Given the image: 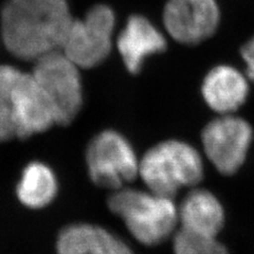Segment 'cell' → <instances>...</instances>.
Returning a JSON list of instances; mask_svg holds the SVG:
<instances>
[{"label":"cell","instance_id":"1","mask_svg":"<svg viewBox=\"0 0 254 254\" xmlns=\"http://www.w3.org/2000/svg\"><path fill=\"white\" fill-rule=\"evenodd\" d=\"M73 17L66 0H5L2 42L15 58L35 62L61 50Z\"/></svg>","mask_w":254,"mask_h":254},{"label":"cell","instance_id":"2","mask_svg":"<svg viewBox=\"0 0 254 254\" xmlns=\"http://www.w3.org/2000/svg\"><path fill=\"white\" fill-rule=\"evenodd\" d=\"M108 208L120 217L127 230L145 246H157L176 232L178 208L173 198L152 190L122 188L114 190Z\"/></svg>","mask_w":254,"mask_h":254},{"label":"cell","instance_id":"3","mask_svg":"<svg viewBox=\"0 0 254 254\" xmlns=\"http://www.w3.org/2000/svg\"><path fill=\"white\" fill-rule=\"evenodd\" d=\"M203 172L199 152L180 140L158 143L144 154L139 165V177L147 190L171 198L182 189L196 187Z\"/></svg>","mask_w":254,"mask_h":254},{"label":"cell","instance_id":"4","mask_svg":"<svg viewBox=\"0 0 254 254\" xmlns=\"http://www.w3.org/2000/svg\"><path fill=\"white\" fill-rule=\"evenodd\" d=\"M86 164L94 185L113 190L139 176L140 160L123 134L106 129L95 134L86 148Z\"/></svg>","mask_w":254,"mask_h":254},{"label":"cell","instance_id":"5","mask_svg":"<svg viewBox=\"0 0 254 254\" xmlns=\"http://www.w3.org/2000/svg\"><path fill=\"white\" fill-rule=\"evenodd\" d=\"M32 74L49 99L58 125H68L81 111L83 88L79 68L61 50L34 62Z\"/></svg>","mask_w":254,"mask_h":254},{"label":"cell","instance_id":"6","mask_svg":"<svg viewBox=\"0 0 254 254\" xmlns=\"http://www.w3.org/2000/svg\"><path fill=\"white\" fill-rule=\"evenodd\" d=\"M116 15L110 6L97 4L82 19H72L61 51L81 69H90L105 61L113 47Z\"/></svg>","mask_w":254,"mask_h":254},{"label":"cell","instance_id":"7","mask_svg":"<svg viewBox=\"0 0 254 254\" xmlns=\"http://www.w3.org/2000/svg\"><path fill=\"white\" fill-rule=\"evenodd\" d=\"M253 138L251 125L240 117L219 115L202 130L204 154L215 169L233 175L244 164Z\"/></svg>","mask_w":254,"mask_h":254},{"label":"cell","instance_id":"8","mask_svg":"<svg viewBox=\"0 0 254 254\" xmlns=\"http://www.w3.org/2000/svg\"><path fill=\"white\" fill-rule=\"evenodd\" d=\"M219 19L216 0H168L163 11L166 32L184 45H197L210 38Z\"/></svg>","mask_w":254,"mask_h":254},{"label":"cell","instance_id":"9","mask_svg":"<svg viewBox=\"0 0 254 254\" xmlns=\"http://www.w3.org/2000/svg\"><path fill=\"white\" fill-rule=\"evenodd\" d=\"M17 138L27 139L57 124L49 99L32 73L20 72L10 92Z\"/></svg>","mask_w":254,"mask_h":254},{"label":"cell","instance_id":"10","mask_svg":"<svg viewBox=\"0 0 254 254\" xmlns=\"http://www.w3.org/2000/svg\"><path fill=\"white\" fill-rule=\"evenodd\" d=\"M117 47L126 69L137 74L147 57L166 49V39L144 16L132 15L119 35Z\"/></svg>","mask_w":254,"mask_h":254},{"label":"cell","instance_id":"11","mask_svg":"<svg viewBox=\"0 0 254 254\" xmlns=\"http://www.w3.org/2000/svg\"><path fill=\"white\" fill-rule=\"evenodd\" d=\"M201 93L204 102L215 113L232 115L248 98V77L232 66H216L205 75Z\"/></svg>","mask_w":254,"mask_h":254},{"label":"cell","instance_id":"12","mask_svg":"<svg viewBox=\"0 0 254 254\" xmlns=\"http://www.w3.org/2000/svg\"><path fill=\"white\" fill-rule=\"evenodd\" d=\"M58 254H133L129 246L105 228L77 222L64 228L57 240Z\"/></svg>","mask_w":254,"mask_h":254},{"label":"cell","instance_id":"13","mask_svg":"<svg viewBox=\"0 0 254 254\" xmlns=\"http://www.w3.org/2000/svg\"><path fill=\"white\" fill-rule=\"evenodd\" d=\"M179 228L217 236L225 224V211L216 196L203 189H193L178 206Z\"/></svg>","mask_w":254,"mask_h":254},{"label":"cell","instance_id":"14","mask_svg":"<svg viewBox=\"0 0 254 254\" xmlns=\"http://www.w3.org/2000/svg\"><path fill=\"white\" fill-rule=\"evenodd\" d=\"M57 175L44 162H30L22 170L16 187L18 200L29 209L39 210L49 205L58 195Z\"/></svg>","mask_w":254,"mask_h":254},{"label":"cell","instance_id":"15","mask_svg":"<svg viewBox=\"0 0 254 254\" xmlns=\"http://www.w3.org/2000/svg\"><path fill=\"white\" fill-rule=\"evenodd\" d=\"M174 254H229L217 236L196 233L179 228L173 236Z\"/></svg>","mask_w":254,"mask_h":254},{"label":"cell","instance_id":"16","mask_svg":"<svg viewBox=\"0 0 254 254\" xmlns=\"http://www.w3.org/2000/svg\"><path fill=\"white\" fill-rule=\"evenodd\" d=\"M17 138V130L12 105L9 101L0 100V143Z\"/></svg>","mask_w":254,"mask_h":254},{"label":"cell","instance_id":"17","mask_svg":"<svg viewBox=\"0 0 254 254\" xmlns=\"http://www.w3.org/2000/svg\"><path fill=\"white\" fill-rule=\"evenodd\" d=\"M241 53L246 64L247 77L254 82V36L243 46Z\"/></svg>","mask_w":254,"mask_h":254}]
</instances>
